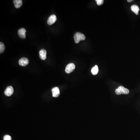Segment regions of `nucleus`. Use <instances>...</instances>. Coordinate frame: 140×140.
<instances>
[{
  "label": "nucleus",
  "instance_id": "nucleus-11",
  "mask_svg": "<svg viewBox=\"0 0 140 140\" xmlns=\"http://www.w3.org/2000/svg\"><path fill=\"white\" fill-rule=\"evenodd\" d=\"M13 3L16 8H19L22 6L23 2L22 0H14Z\"/></svg>",
  "mask_w": 140,
  "mask_h": 140
},
{
  "label": "nucleus",
  "instance_id": "nucleus-13",
  "mask_svg": "<svg viewBox=\"0 0 140 140\" xmlns=\"http://www.w3.org/2000/svg\"><path fill=\"white\" fill-rule=\"evenodd\" d=\"M5 50L4 44L2 42L0 43V53H3Z\"/></svg>",
  "mask_w": 140,
  "mask_h": 140
},
{
  "label": "nucleus",
  "instance_id": "nucleus-7",
  "mask_svg": "<svg viewBox=\"0 0 140 140\" xmlns=\"http://www.w3.org/2000/svg\"><path fill=\"white\" fill-rule=\"evenodd\" d=\"M26 30L24 28H22L18 30V33L20 38L24 39L26 38Z\"/></svg>",
  "mask_w": 140,
  "mask_h": 140
},
{
  "label": "nucleus",
  "instance_id": "nucleus-6",
  "mask_svg": "<svg viewBox=\"0 0 140 140\" xmlns=\"http://www.w3.org/2000/svg\"><path fill=\"white\" fill-rule=\"evenodd\" d=\"M14 89L12 86H9L6 88L4 91V94L7 96H10L13 93Z\"/></svg>",
  "mask_w": 140,
  "mask_h": 140
},
{
  "label": "nucleus",
  "instance_id": "nucleus-16",
  "mask_svg": "<svg viewBox=\"0 0 140 140\" xmlns=\"http://www.w3.org/2000/svg\"><path fill=\"white\" fill-rule=\"evenodd\" d=\"M133 1V0H127V2H131Z\"/></svg>",
  "mask_w": 140,
  "mask_h": 140
},
{
  "label": "nucleus",
  "instance_id": "nucleus-12",
  "mask_svg": "<svg viewBox=\"0 0 140 140\" xmlns=\"http://www.w3.org/2000/svg\"><path fill=\"white\" fill-rule=\"evenodd\" d=\"M98 72V68L97 65H95L94 67L92 68L91 72L92 74L95 75L97 74Z\"/></svg>",
  "mask_w": 140,
  "mask_h": 140
},
{
  "label": "nucleus",
  "instance_id": "nucleus-4",
  "mask_svg": "<svg viewBox=\"0 0 140 140\" xmlns=\"http://www.w3.org/2000/svg\"><path fill=\"white\" fill-rule=\"evenodd\" d=\"M29 60L27 58L23 57L19 59V65L23 67L27 66L29 63Z\"/></svg>",
  "mask_w": 140,
  "mask_h": 140
},
{
  "label": "nucleus",
  "instance_id": "nucleus-10",
  "mask_svg": "<svg viewBox=\"0 0 140 140\" xmlns=\"http://www.w3.org/2000/svg\"><path fill=\"white\" fill-rule=\"evenodd\" d=\"M131 10L132 11V12H134L136 15H138L139 14V8L138 6L136 5H132L131 7Z\"/></svg>",
  "mask_w": 140,
  "mask_h": 140
},
{
  "label": "nucleus",
  "instance_id": "nucleus-5",
  "mask_svg": "<svg viewBox=\"0 0 140 140\" xmlns=\"http://www.w3.org/2000/svg\"><path fill=\"white\" fill-rule=\"evenodd\" d=\"M57 20V16L55 15H53L50 16L47 19V24L49 25H52Z\"/></svg>",
  "mask_w": 140,
  "mask_h": 140
},
{
  "label": "nucleus",
  "instance_id": "nucleus-9",
  "mask_svg": "<svg viewBox=\"0 0 140 140\" xmlns=\"http://www.w3.org/2000/svg\"><path fill=\"white\" fill-rule=\"evenodd\" d=\"M52 93L53 97H58L60 94V90L57 87L53 88L52 89Z\"/></svg>",
  "mask_w": 140,
  "mask_h": 140
},
{
  "label": "nucleus",
  "instance_id": "nucleus-15",
  "mask_svg": "<svg viewBox=\"0 0 140 140\" xmlns=\"http://www.w3.org/2000/svg\"><path fill=\"white\" fill-rule=\"evenodd\" d=\"M4 140H12V137L9 135H6L4 137Z\"/></svg>",
  "mask_w": 140,
  "mask_h": 140
},
{
  "label": "nucleus",
  "instance_id": "nucleus-1",
  "mask_svg": "<svg viewBox=\"0 0 140 140\" xmlns=\"http://www.w3.org/2000/svg\"><path fill=\"white\" fill-rule=\"evenodd\" d=\"M86 37L85 35L80 32H76L74 35V40L76 43H79L81 41L85 40Z\"/></svg>",
  "mask_w": 140,
  "mask_h": 140
},
{
  "label": "nucleus",
  "instance_id": "nucleus-14",
  "mask_svg": "<svg viewBox=\"0 0 140 140\" xmlns=\"http://www.w3.org/2000/svg\"><path fill=\"white\" fill-rule=\"evenodd\" d=\"M95 1L98 6L102 5L104 3V2L103 0H96Z\"/></svg>",
  "mask_w": 140,
  "mask_h": 140
},
{
  "label": "nucleus",
  "instance_id": "nucleus-2",
  "mask_svg": "<svg viewBox=\"0 0 140 140\" xmlns=\"http://www.w3.org/2000/svg\"><path fill=\"white\" fill-rule=\"evenodd\" d=\"M115 92L117 95L121 94H128L129 93V91L127 88H126L123 86H120L116 89Z\"/></svg>",
  "mask_w": 140,
  "mask_h": 140
},
{
  "label": "nucleus",
  "instance_id": "nucleus-3",
  "mask_svg": "<svg viewBox=\"0 0 140 140\" xmlns=\"http://www.w3.org/2000/svg\"><path fill=\"white\" fill-rule=\"evenodd\" d=\"M75 65L73 63H70L68 64L66 67L65 71L67 74H70L75 69Z\"/></svg>",
  "mask_w": 140,
  "mask_h": 140
},
{
  "label": "nucleus",
  "instance_id": "nucleus-8",
  "mask_svg": "<svg viewBox=\"0 0 140 140\" xmlns=\"http://www.w3.org/2000/svg\"><path fill=\"white\" fill-rule=\"evenodd\" d=\"M39 57L42 60H44L47 58V51L44 49H42L40 51Z\"/></svg>",
  "mask_w": 140,
  "mask_h": 140
}]
</instances>
